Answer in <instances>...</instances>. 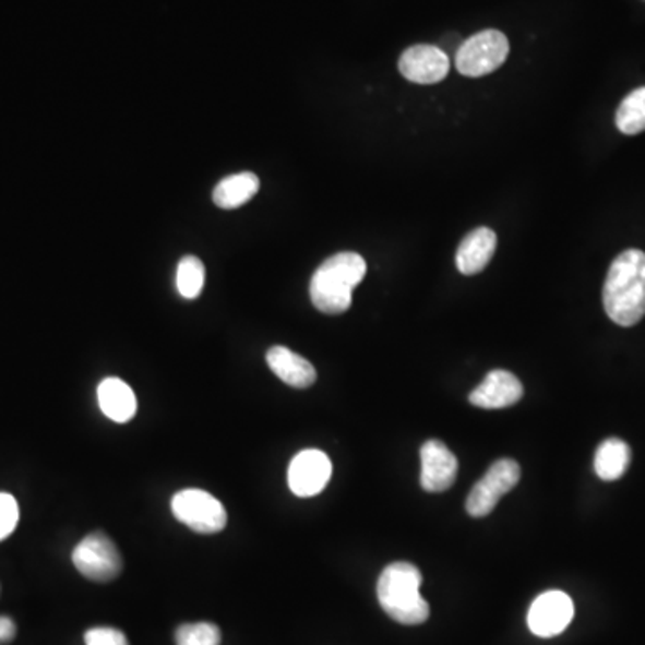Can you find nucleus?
I'll use <instances>...</instances> for the list:
<instances>
[{
  "instance_id": "obj_13",
  "label": "nucleus",
  "mask_w": 645,
  "mask_h": 645,
  "mask_svg": "<svg viewBox=\"0 0 645 645\" xmlns=\"http://www.w3.org/2000/svg\"><path fill=\"white\" fill-rule=\"evenodd\" d=\"M497 234L490 228H476L465 239L461 240L455 264L463 275H477L490 264L495 255Z\"/></svg>"
},
{
  "instance_id": "obj_16",
  "label": "nucleus",
  "mask_w": 645,
  "mask_h": 645,
  "mask_svg": "<svg viewBox=\"0 0 645 645\" xmlns=\"http://www.w3.org/2000/svg\"><path fill=\"white\" fill-rule=\"evenodd\" d=\"M261 189V181L253 172H239V175L228 176L215 187V205L225 211H234L239 206L246 205L248 201Z\"/></svg>"
},
{
  "instance_id": "obj_21",
  "label": "nucleus",
  "mask_w": 645,
  "mask_h": 645,
  "mask_svg": "<svg viewBox=\"0 0 645 645\" xmlns=\"http://www.w3.org/2000/svg\"><path fill=\"white\" fill-rule=\"evenodd\" d=\"M19 515L21 513H19L15 497L10 493H0V541L5 540L15 530Z\"/></svg>"
},
{
  "instance_id": "obj_12",
  "label": "nucleus",
  "mask_w": 645,
  "mask_h": 645,
  "mask_svg": "<svg viewBox=\"0 0 645 645\" xmlns=\"http://www.w3.org/2000/svg\"><path fill=\"white\" fill-rule=\"evenodd\" d=\"M524 396V385L513 373L493 370L470 393L471 406L480 409H504L515 406Z\"/></svg>"
},
{
  "instance_id": "obj_20",
  "label": "nucleus",
  "mask_w": 645,
  "mask_h": 645,
  "mask_svg": "<svg viewBox=\"0 0 645 645\" xmlns=\"http://www.w3.org/2000/svg\"><path fill=\"white\" fill-rule=\"evenodd\" d=\"M176 645H220V630L212 622L183 624L176 630Z\"/></svg>"
},
{
  "instance_id": "obj_8",
  "label": "nucleus",
  "mask_w": 645,
  "mask_h": 645,
  "mask_svg": "<svg viewBox=\"0 0 645 645\" xmlns=\"http://www.w3.org/2000/svg\"><path fill=\"white\" fill-rule=\"evenodd\" d=\"M574 619V602L565 592L550 590L541 594L530 605L527 625L536 636L550 638L560 635Z\"/></svg>"
},
{
  "instance_id": "obj_4",
  "label": "nucleus",
  "mask_w": 645,
  "mask_h": 645,
  "mask_svg": "<svg viewBox=\"0 0 645 645\" xmlns=\"http://www.w3.org/2000/svg\"><path fill=\"white\" fill-rule=\"evenodd\" d=\"M510 55V41L497 29L480 31L463 41L455 55L457 71L468 77H482L502 67Z\"/></svg>"
},
{
  "instance_id": "obj_7",
  "label": "nucleus",
  "mask_w": 645,
  "mask_h": 645,
  "mask_svg": "<svg viewBox=\"0 0 645 645\" xmlns=\"http://www.w3.org/2000/svg\"><path fill=\"white\" fill-rule=\"evenodd\" d=\"M521 480V466L513 459H499L486 471V476L471 488L466 499L468 515L482 518L495 510L501 497L510 493Z\"/></svg>"
},
{
  "instance_id": "obj_11",
  "label": "nucleus",
  "mask_w": 645,
  "mask_h": 645,
  "mask_svg": "<svg viewBox=\"0 0 645 645\" xmlns=\"http://www.w3.org/2000/svg\"><path fill=\"white\" fill-rule=\"evenodd\" d=\"M421 476L423 490L441 493L452 488L457 477V459L441 441L430 440L421 446Z\"/></svg>"
},
{
  "instance_id": "obj_19",
  "label": "nucleus",
  "mask_w": 645,
  "mask_h": 645,
  "mask_svg": "<svg viewBox=\"0 0 645 645\" xmlns=\"http://www.w3.org/2000/svg\"><path fill=\"white\" fill-rule=\"evenodd\" d=\"M205 286V265L198 256L187 255L178 264L176 287L186 300H194Z\"/></svg>"
},
{
  "instance_id": "obj_5",
  "label": "nucleus",
  "mask_w": 645,
  "mask_h": 645,
  "mask_svg": "<svg viewBox=\"0 0 645 645\" xmlns=\"http://www.w3.org/2000/svg\"><path fill=\"white\" fill-rule=\"evenodd\" d=\"M170 510L175 513L176 521H180L200 535L219 533L225 529L228 522L225 505L208 491L198 488L178 491L170 501Z\"/></svg>"
},
{
  "instance_id": "obj_10",
  "label": "nucleus",
  "mask_w": 645,
  "mask_h": 645,
  "mask_svg": "<svg viewBox=\"0 0 645 645\" xmlns=\"http://www.w3.org/2000/svg\"><path fill=\"white\" fill-rule=\"evenodd\" d=\"M401 74L418 85H435L445 80L451 71L446 52L434 46H413L402 52L398 61Z\"/></svg>"
},
{
  "instance_id": "obj_18",
  "label": "nucleus",
  "mask_w": 645,
  "mask_h": 645,
  "mask_svg": "<svg viewBox=\"0 0 645 645\" xmlns=\"http://www.w3.org/2000/svg\"><path fill=\"white\" fill-rule=\"evenodd\" d=\"M617 128L625 135H638L645 131V86L631 92L622 100L616 116Z\"/></svg>"
},
{
  "instance_id": "obj_14",
  "label": "nucleus",
  "mask_w": 645,
  "mask_h": 645,
  "mask_svg": "<svg viewBox=\"0 0 645 645\" xmlns=\"http://www.w3.org/2000/svg\"><path fill=\"white\" fill-rule=\"evenodd\" d=\"M267 366L282 382H286L296 390H306L314 384L318 379L314 366L306 359L289 350L286 346H273L267 356Z\"/></svg>"
},
{
  "instance_id": "obj_17",
  "label": "nucleus",
  "mask_w": 645,
  "mask_h": 645,
  "mask_svg": "<svg viewBox=\"0 0 645 645\" xmlns=\"http://www.w3.org/2000/svg\"><path fill=\"white\" fill-rule=\"evenodd\" d=\"M631 463V451L628 443L617 438L600 443L596 452V474L602 480H617L624 476Z\"/></svg>"
},
{
  "instance_id": "obj_9",
  "label": "nucleus",
  "mask_w": 645,
  "mask_h": 645,
  "mask_svg": "<svg viewBox=\"0 0 645 645\" xmlns=\"http://www.w3.org/2000/svg\"><path fill=\"white\" fill-rule=\"evenodd\" d=\"M332 463L325 452L309 449L290 461L287 482L296 497H314L331 482Z\"/></svg>"
},
{
  "instance_id": "obj_22",
  "label": "nucleus",
  "mask_w": 645,
  "mask_h": 645,
  "mask_svg": "<svg viewBox=\"0 0 645 645\" xmlns=\"http://www.w3.org/2000/svg\"><path fill=\"white\" fill-rule=\"evenodd\" d=\"M86 645H130L122 631L116 628H94L85 633Z\"/></svg>"
},
{
  "instance_id": "obj_2",
  "label": "nucleus",
  "mask_w": 645,
  "mask_h": 645,
  "mask_svg": "<svg viewBox=\"0 0 645 645\" xmlns=\"http://www.w3.org/2000/svg\"><path fill=\"white\" fill-rule=\"evenodd\" d=\"M366 262L351 251L326 259L311 280V300L323 314H343L351 307V292L366 275Z\"/></svg>"
},
{
  "instance_id": "obj_15",
  "label": "nucleus",
  "mask_w": 645,
  "mask_h": 645,
  "mask_svg": "<svg viewBox=\"0 0 645 645\" xmlns=\"http://www.w3.org/2000/svg\"><path fill=\"white\" fill-rule=\"evenodd\" d=\"M97 401L106 418L117 423L133 420L136 415V396L124 381L108 377L97 387Z\"/></svg>"
},
{
  "instance_id": "obj_6",
  "label": "nucleus",
  "mask_w": 645,
  "mask_h": 645,
  "mask_svg": "<svg viewBox=\"0 0 645 645\" xmlns=\"http://www.w3.org/2000/svg\"><path fill=\"white\" fill-rule=\"evenodd\" d=\"M74 566L86 580L108 583L122 572V556L116 544L100 530L86 536L72 552Z\"/></svg>"
},
{
  "instance_id": "obj_1",
  "label": "nucleus",
  "mask_w": 645,
  "mask_h": 645,
  "mask_svg": "<svg viewBox=\"0 0 645 645\" xmlns=\"http://www.w3.org/2000/svg\"><path fill=\"white\" fill-rule=\"evenodd\" d=\"M606 314L617 325L633 326L645 315V253L628 250L611 262L602 290Z\"/></svg>"
},
{
  "instance_id": "obj_23",
  "label": "nucleus",
  "mask_w": 645,
  "mask_h": 645,
  "mask_svg": "<svg viewBox=\"0 0 645 645\" xmlns=\"http://www.w3.org/2000/svg\"><path fill=\"white\" fill-rule=\"evenodd\" d=\"M16 635L15 622L10 617H0V644H8Z\"/></svg>"
},
{
  "instance_id": "obj_3",
  "label": "nucleus",
  "mask_w": 645,
  "mask_h": 645,
  "mask_svg": "<svg viewBox=\"0 0 645 645\" xmlns=\"http://www.w3.org/2000/svg\"><path fill=\"white\" fill-rule=\"evenodd\" d=\"M420 586L421 574L415 565L396 561L385 566L377 585L382 610L401 624H423L430 610L427 600L420 596Z\"/></svg>"
}]
</instances>
